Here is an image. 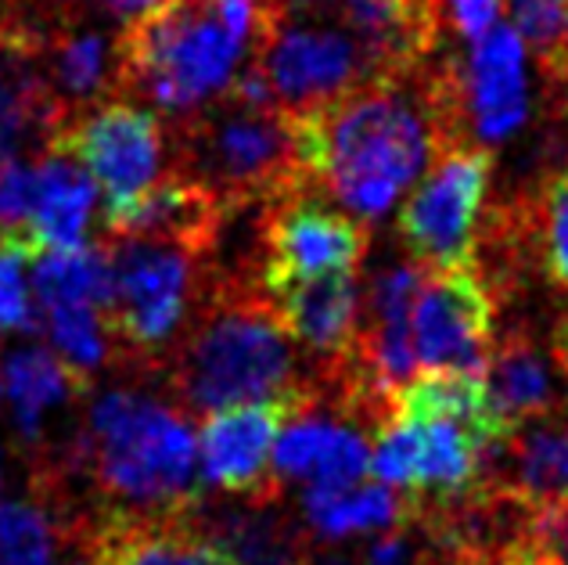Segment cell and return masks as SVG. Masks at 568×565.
I'll use <instances>...</instances> for the list:
<instances>
[{
	"instance_id": "obj_1",
	"label": "cell",
	"mask_w": 568,
	"mask_h": 565,
	"mask_svg": "<svg viewBox=\"0 0 568 565\" xmlns=\"http://www.w3.org/2000/svg\"><path fill=\"white\" fill-rule=\"evenodd\" d=\"M310 191H324L356 220L385 216L428 162L457 148L436 105L428 62L298 119Z\"/></svg>"
},
{
	"instance_id": "obj_2",
	"label": "cell",
	"mask_w": 568,
	"mask_h": 565,
	"mask_svg": "<svg viewBox=\"0 0 568 565\" xmlns=\"http://www.w3.org/2000/svg\"><path fill=\"white\" fill-rule=\"evenodd\" d=\"M281 19L277 0H166L123 26L119 98H138L176 123L227 94Z\"/></svg>"
},
{
	"instance_id": "obj_3",
	"label": "cell",
	"mask_w": 568,
	"mask_h": 565,
	"mask_svg": "<svg viewBox=\"0 0 568 565\" xmlns=\"http://www.w3.org/2000/svg\"><path fill=\"white\" fill-rule=\"evenodd\" d=\"M292 342L263 289L202 285V306L159 367L176 407L209 418L317 385L298 375Z\"/></svg>"
},
{
	"instance_id": "obj_4",
	"label": "cell",
	"mask_w": 568,
	"mask_h": 565,
	"mask_svg": "<svg viewBox=\"0 0 568 565\" xmlns=\"http://www.w3.org/2000/svg\"><path fill=\"white\" fill-rule=\"evenodd\" d=\"M87 433V472L94 475L101 508L166 515L202 501L205 480L181 407L133 390H112L91 404Z\"/></svg>"
},
{
	"instance_id": "obj_5",
	"label": "cell",
	"mask_w": 568,
	"mask_h": 565,
	"mask_svg": "<svg viewBox=\"0 0 568 565\" xmlns=\"http://www.w3.org/2000/svg\"><path fill=\"white\" fill-rule=\"evenodd\" d=\"M173 176L199 184L223 205L281 202L310 191L298 119L284 109H252L220 94L170 130Z\"/></svg>"
},
{
	"instance_id": "obj_6",
	"label": "cell",
	"mask_w": 568,
	"mask_h": 565,
	"mask_svg": "<svg viewBox=\"0 0 568 565\" xmlns=\"http://www.w3.org/2000/svg\"><path fill=\"white\" fill-rule=\"evenodd\" d=\"M112 306L104 324L133 361L162 364L191 321L202 263L191 249L152 238H112Z\"/></svg>"
},
{
	"instance_id": "obj_7",
	"label": "cell",
	"mask_w": 568,
	"mask_h": 565,
	"mask_svg": "<svg viewBox=\"0 0 568 565\" xmlns=\"http://www.w3.org/2000/svg\"><path fill=\"white\" fill-rule=\"evenodd\" d=\"M252 54L266 69L277 105L295 119L321 112L382 80L364 43L327 11L284 14L277 26L266 29Z\"/></svg>"
},
{
	"instance_id": "obj_8",
	"label": "cell",
	"mask_w": 568,
	"mask_h": 565,
	"mask_svg": "<svg viewBox=\"0 0 568 565\" xmlns=\"http://www.w3.org/2000/svg\"><path fill=\"white\" fill-rule=\"evenodd\" d=\"M493 155L483 144L443 152L399 210V238L432 274L468 271L478 252V213L486 205Z\"/></svg>"
},
{
	"instance_id": "obj_9",
	"label": "cell",
	"mask_w": 568,
	"mask_h": 565,
	"mask_svg": "<svg viewBox=\"0 0 568 565\" xmlns=\"http://www.w3.org/2000/svg\"><path fill=\"white\" fill-rule=\"evenodd\" d=\"M51 148L72 155L94 176L104 195V224H109L155 188L166 159V130L152 109L115 98L72 119Z\"/></svg>"
},
{
	"instance_id": "obj_10",
	"label": "cell",
	"mask_w": 568,
	"mask_h": 565,
	"mask_svg": "<svg viewBox=\"0 0 568 565\" xmlns=\"http://www.w3.org/2000/svg\"><path fill=\"white\" fill-rule=\"evenodd\" d=\"M324 396L317 385L298 390L277 400H260V404H242L220 414H209L202 425V480L234 497L256 494H284L274 480V443L281 440L284 425L298 418L303 411L321 407Z\"/></svg>"
},
{
	"instance_id": "obj_11",
	"label": "cell",
	"mask_w": 568,
	"mask_h": 565,
	"mask_svg": "<svg viewBox=\"0 0 568 565\" xmlns=\"http://www.w3.org/2000/svg\"><path fill=\"white\" fill-rule=\"evenodd\" d=\"M454 109L468 144H504L529 119L526 40L511 22L493 26L486 37L454 54Z\"/></svg>"
},
{
	"instance_id": "obj_12",
	"label": "cell",
	"mask_w": 568,
	"mask_h": 565,
	"mask_svg": "<svg viewBox=\"0 0 568 565\" xmlns=\"http://www.w3.org/2000/svg\"><path fill=\"white\" fill-rule=\"evenodd\" d=\"M367 256V228L364 220L346 216L327 205V199H313V191H298L292 199L274 202L263 234V295L288 281L361 271Z\"/></svg>"
},
{
	"instance_id": "obj_13",
	"label": "cell",
	"mask_w": 568,
	"mask_h": 565,
	"mask_svg": "<svg viewBox=\"0 0 568 565\" xmlns=\"http://www.w3.org/2000/svg\"><path fill=\"white\" fill-rule=\"evenodd\" d=\"M493 310L497 295L468 271H446L425 278L422 295L414 303V350L428 371H465L486 375L493 353Z\"/></svg>"
},
{
	"instance_id": "obj_14",
	"label": "cell",
	"mask_w": 568,
	"mask_h": 565,
	"mask_svg": "<svg viewBox=\"0 0 568 565\" xmlns=\"http://www.w3.org/2000/svg\"><path fill=\"white\" fill-rule=\"evenodd\" d=\"M22 33L33 40L43 83L65 127L77 115L119 98V69H123V51H119L123 29L119 26H104L87 14H65V19L22 29Z\"/></svg>"
},
{
	"instance_id": "obj_15",
	"label": "cell",
	"mask_w": 568,
	"mask_h": 565,
	"mask_svg": "<svg viewBox=\"0 0 568 565\" xmlns=\"http://www.w3.org/2000/svg\"><path fill=\"white\" fill-rule=\"evenodd\" d=\"M87 565H227L187 512L138 515L94 508L77 529Z\"/></svg>"
},
{
	"instance_id": "obj_16",
	"label": "cell",
	"mask_w": 568,
	"mask_h": 565,
	"mask_svg": "<svg viewBox=\"0 0 568 565\" xmlns=\"http://www.w3.org/2000/svg\"><path fill=\"white\" fill-rule=\"evenodd\" d=\"M191 523L216 547L227 565H306L313 533L303 515H292L281 494H256L242 501L191 508Z\"/></svg>"
},
{
	"instance_id": "obj_17",
	"label": "cell",
	"mask_w": 568,
	"mask_h": 565,
	"mask_svg": "<svg viewBox=\"0 0 568 565\" xmlns=\"http://www.w3.org/2000/svg\"><path fill=\"white\" fill-rule=\"evenodd\" d=\"M367 48L378 77H407L443 51L439 0H332L324 8Z\"/></svg>"
},
{
	"instance_id": "obj_18",
	"label": "cell",
	"mask_w": 568,
	"mask_h": 565,
	"mask_svg": "<svg viewBox=\"0 0 568 565\" xmlns=\"http://www.w3.org/2000/svg\"><path fill=\"white\" fill-rule=\"evenodd\" d=\"M62 130L33 40L0 14V162L43 155Z\"/></svg>"
},
{
	"instance_id": "obj_19",
	"label": "cell",
	"mask_w": 568,
	"mask_h": 565,
	"mask_svg": "<svg viewBox=\"0 0 568 565\" xmlns=\"http://www.w3.org/2000/svg\"><path fill=\"white\" fill-rule=\"evenodd\" d=\"M371 472V447L353 425L303 411L284 425L274 451V480L306 483V490H349L361 486Z\"/></svg>"
},
{
	"instance_id": "obj_20",
	"label": "cell",
	"mask_w": 568,
	"mask_h": 565,
	"mask_svg": "<svg viewBox=\"0 0 568 565\" xmlns=\"http://www.w3.org/2000/svg\"><path fill=\"white\" fill-rule=\"evenodd\" d=\"M266 300L274 303L288 335L303 342L313 356H324V364L346 356L356 332H361L364 300L361 285H356V271L288 281V285L266 292Z\"/></svg>"
},
{
	"instance_id": "obj_21",
	"label": "cell",
	"mask_w": 568,
	"mask_h": 565,
	"mask_svg": "<svg viewBox=\"0 0 568 565\" xmlns=\"http://www.w3.org/2000/svg\"><path fill=\"white\" fill-rule=\"evenodd\" d=\"M223 216H227V205L220 199L170 173L166 181H159L148 195H141L126 213H119L104 228L112 238H152V242L184 245L202 260L213 245Z\"/></svg>"
},
{
	"instance_id": "obj_22",
	"label": "cell",
	"mask_w": 568,
	"mask_h": 565,
	"mask_svg": "<svg viewBox=\"0 0 568 565\" xmlns=\"http://www.w3.org/2000/svg\"><path fill=\"white\" fill-rule=\"evenodd\" d=\"M393 422H454L468 428L483 451L515 433L493 411L486 379L465 371H425L410 379L393 400Z\"/></svg>"
},
{
	"instance_id": "obj_23",
	"label": "cell",
	"mask_w": 568,
	"mask_h": 565,
	"mask_svg": "<svg viewBox=\"0 0 568 565\" xmlns=\"http://www.w3.org/2000/svg\"><path fill=\"white\" fill-rule=\"evenodd\" d=\"M11 425L26 451H43V418L58 407H69L91 393V379L72 371L51 350L26 346L14 350L4 364Z\"/></svg>"
},
{
	"instance_id": "obj_24",
	"label": "cell",
	"mask_w": 568,
	"mask_h": 565,
	"mask_svg": "<svg viewBox=\"0 0 568 565\" xmlns=\"http://www.w3.org/2000/svg\"><path fill=\"white\" fill-rule=\"evenodd\" d=\"M98 202V184L72 155L43 152L37 155V210L29 234L43 252H72L87 245Z\"/></svg>"
},
{
	"instance_id": "obj_25",
	"label": "cell",
	"mask_w": 568,
	"mask_h": 565,
	"mask_svg": "<svg viewBox=\"0 0 568 565\" xmlns=\"http://www.w3.org/2000/svg\"><path fill=\"white\" fill-rule=\"evenodd\" d=\"M483 379L489 404L507 428L558 414L555 379H550V367L529 332H507L500 342H493Z\"/></svg>"
},
{
	"instance_id": "obj_26",
	"label": "cell",
	"mask_w": 568,
	"mask_h": 565,
	"mask_svg": "<svg viewBox=\"0 0 568 565\" xmlns=\"http://www.w3.org/2000/svg\"><path fill=\"white\" fill-rule=\"evenodd\" d=\"M303 518L310 533L324 541H342L353 533L393 529L410 518V497H399L393 486H349V490H306Z\"/></svg>"
},
{
	"instance_id": "obj_27",
	"label": "cell",
	"mask_w": 568,
	"mask_h": 565,
	"mask_svg": "<svg viewBox=\"0 0 568 565\" xmlns=\"http://www.w3.org/2000/svg\"><path fill=\"white\" fill-rule=\"evenodd\" d=\"M33 292L43 310L94 306L104 317L112 306V260L109 249L83 245L72 252H40L33 263Z\"/></svg>"
},
{
	"instance_id": "obj_28",
	"label": "cell",
	"mask_w": 568,
	"mask_h": 565,
	"mask_svg": "<svg viewBox=\"0 0 568 565\" xmlns=\"http://www.w3.org/2000/svg\"><path fill=\"white\" fill-rule=\"evenodd\" d=\"M62 541H72V533L51 504L0 501V565H54Z\"/></svg>"
},
{
	"instance_id": "obj_29",
	"label": "cell",
	"mask_w": 568,
	"mask_h": 565,
	"mask_svg": "<svg viewBox=\"0 0 568 565\" xmlns=\"http://www.w3.org/2000/svg\"><path fill=\"white\" fill-rule=\"evenodd\" d=\"M532 202V231L544 274L555 289L568 292V162L540 184Z\"/></svg>"
},
{
	"instance_id": "obj_30",
	"label": "cell",
	"mask_w": 568,
	"mask_h": 565,
	"mask_svg": "<svg viewBox=\"0 0 568 565\" xmlns=\"http://www.w3.org/2000/svg\"><path fill=\"white\" fill-rule=\"evenodd\" d=\"M40 252V242L29 231H0V335L40 332L26 285V271L37 263Z\"/></svg>"
},
{
	"instance_id": "obj_31",
	"label": "cell",
	"mask_w": 568,
	"mask_h": 565,
	"mask_svg": "<svg viewBox=\"0 0 568 565\" xmlns=\"http://www.w3.org/2000/svg\"><path fill=\"white\" fill-rule=\"evenodd\" d=\"M162 4L166 0H0V14L22 29H37L43 22L65 19V14H87V19H101L123 29Z\"/></svg>"
},
{
	"instance_id": "obj_32",
	"label": "cell",
	"mask_w": 568,
	"mask_h": 565,
	"mask_svg": "<svg viewBox=\"0 0 568 565\" xmlns=\"http://www.w3.org/2000/svg\"><path fill=\"white\" fill-rule=\"evenodd\" d=\"M43 314H48L51 346L72 371L91 379L109 361V339L101 332L104 317H98L94 306H51Z\"/></svg>"
},
{
	"instance_id": "obj_33",
	"label": "cell",
	"mask_w": 568,
	"mask_h": 565,
	"mask_svg": "<svg viewBox=\"0 0 568 565\" xmlns=\"http://www.w3.org/2000/svg\"><path fill=\"white\" fill-rule=\"evenodd\" d=\"M37 210V159L0 162V231H29Z\"/></svg>"
},
{
	"instance_id": "obj_34",
	"label": "cell",
	"mask_w": 568,
	"mask_h": 565,
	"mask_svg": "<svg viewBox=\"0 0 568 565\" xmlns=\"http://www.w3.org/2000/svg\"><path fill=\"white\" fill-rule=\"evenodd\" d=\"M526 541L555 565H568V501L540 504L529 515Z\"/></svg>"
},
{
	"instance_id": "obj_35",
	"label": "cell",
	"mask_w": 568,
	"mask_h": 565,
	"mask_svg": "<svg viewBox=\"0 0 568 565\" xmlns=\"http://www.w3.org/2000/svg\"><path fill=\"white\" fill-rule=\"evenodd\" d=\"M306 565H361V558L338 552V547H317V544H313Z\"/></svg>"
},
{
	"instance_id": "obj_36",
	"label": "cell",
	"mask_w": 568,
	"mask_h": 565,
	"mask_svg": "<svg viewBox=\"0 0 568 565\" xmlns=\"http://www.w3.org/2000/svg\"><path fill=\"white\" fill-rule=\"evenodd\" d=\"M555 361L568 379V314L555 324Z\"/></svg>"
},
{
	"instance_id": "obj_37",
	"label": "cell",
	"mask_w": 568,
	"mask_h": 565,
	"mask_svg": "<svg viewBox=\"0 0 568 565\" xmlns=\"http://www.w3.org/2000/svg\"><path fill=\"white\" fill-rule=\"evenodd\" d=\"M550 87V105H555L558 119L568 127V77L555 80V83H547Z\"/></svg>"
},
{
	"instance_id": "obj_38",
	"label": "cell",
	"mask_w": 568,
	"mask_h": 565,
	"mask_svg": "<svg viewBox=\"0 0 568 565\" xmlns=\"http://www.w3.org/2000/svg\"><path fill=\"white\" fill-rule=\"evenodd\" d=\"M317 0H277V8L284 11V14H292V11H310Z\"/></svg>"
},
{
	"instance_id": "obj_39",
	"label": "cell",
	"mask_w": 568,
	"mask_h": 565,
	"mask_svg": "<svg viewBox=\"0 0 568 565\" xmlns=\"http://www.w3.org/2000/svg\"><path fill=\"white\" fill-rule=\"evenodd\" d=\"M62 565H87V558H83V555H80V558H65Z\"/></svg>"
},
{
	"instance_id": "obj_40",
	"label": "cell",
	"mask_w": 568,
	"mask_h": 565,
	"mask_svg": "<svg viewBox=\"0 0 568 565\" xmlns=\"http://www.w3.org/2000/svg\"><path fill=\"white\" fill-rule=\"evenodd\" d=\"M507 4H515V0H507ZM561 4H568V0H561Z\"/></svg>"
}]
</instances>
